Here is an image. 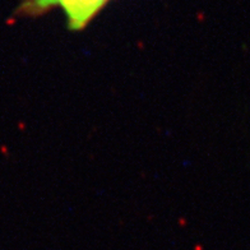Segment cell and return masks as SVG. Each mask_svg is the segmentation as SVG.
<instances>
[{"instance_id":"obj_1","label":"cell","mask_w":250,"mask_h":250,"mask_svg":"<svg viewBox=\"0 0 250 250\" xmlns=\"http://www.w3.org/2000/svg\"><path fill=\"white\" fill-rule=\"evenodd\" d=\"M108 0H27L22 5L23 12L36 13L51 7H60L68 19L70 30L79 31L99 13Z\"/></svg>"}]
</instances>
